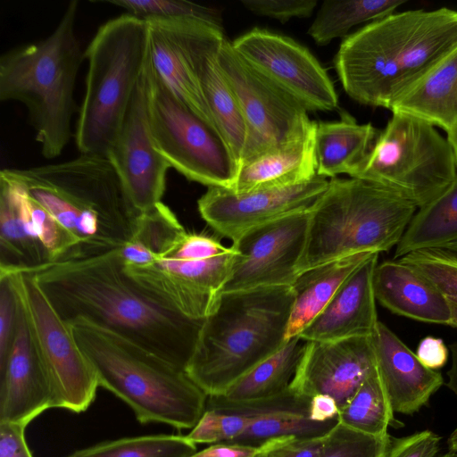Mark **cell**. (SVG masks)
Returning <instances> with one entry per match:
<instances>
[{
  "label": "cell",
  "instance_id": "6da1fadb",
  "mask_svg": "<svg viewBox=\"0 0 457 457\" xmlns=\"http://www.w3.org/2000/svg\"><path fill=\"white\" fill-rule=\"evenodd\" d=\"M23 272L65 322L87 320L185 370L204 320L189 319L144 291L126 272L119 249Z\"/></svg>",
  "mask_w": 457,
  "mask_h": 457
},
{
  "label": "cell",
  "instance_id": "7a4b0ae2",
  "mask_svg": "<svg viewBox=\"0 0 457 457\" xmlns=\"http://www.w3.org/2000/svg\"><path fill=\"white\" fill-rule=\"evenodd\" d=\"M457 47V11L392 13L348 35L335 55L346 94L359 104H394Z\"/></svg>",
  "mask_w": 457,
  "mask_h": 457
},
{
  "label": "cell",
  "instance_id": "3957f363",
  "mask_svg": "<svg viewBox=\"0 0 457 457\" xmlns=\"http://www.w3.org/2000/svg\"><path fill=\"white\" fill-rule=\"evenodd\" d=\"M2 171L73 236L77 246L69 259L120 249L133 237L141 212L105 156L79 154L62 162Z\"/></svg>",
  "mask_w": 457,
  "mask_h": 457
},
{
  "label": "cell",
  "instance_id": "277c9868",
  "mask_svg": "<svg viewBox=\"0 0 457 457\" xmlns=\"http://www.w3.org/2000/svg\"><path fill=\"white\" fill-rule=\"evenodd\" d=\"M294 299L291 287L222 293L204 320L187 376L208 397L223 395L286 344Z\"/></svg>",
  "mask_w": 457,
  "mask_h": 457
},
{
  "label": "cell",
  "instance_id": "5b68a950",
  "mask_svg": "<svg viewBox=\"0 0 457 457\" xmlns=\"http://www.w3.org/2000/svg\"><path fill=\"white\" fill-rule=\"evenodd\" d=\"M68 325L94 368L99 386L128 404L138 422L177 429L196 425L206 410L208 395L184 370L87 320Z\"/></svg>",
  "mask_w": 457,
  "mask_h": 457
},
{
  "label": "cell",
  "instance_id": "8992f818",
  "mask_svg": "<svg viewBox=\"0 0 457 457\" xmlns=\"http://www.w3.org/2000/svg\"><path fill=\"white\" fill-rule=\"evenodd\" d=\"M79 2L71 1L54 31L12 48L0 57V100L21 103L46 159L62 154L79 111L76 78L84 51L75 32Z\"/></svg>",
  "mask_w": 457,
  "mask_h": 457
},
{
  "label": "cell",
  "instance_id": "52a82bcc",
  "mask_svg": "<svg viewBox=\"0 0 457 457\" xmlns=\"http://www.w3.org/2000/svg\"><path fill=\"white\" fill-rule=\"evenodd\" d=\"M418 208L373 181L333 178L311 211L298 274L361 253L396 246Z\"/></svg>",
  "mask_w": 457,
  "mask_h": 457
},
{
  "label": "cell",
  "instance_id": "ba28073f",
  "mask_svg": "<svg viewBox=\"0 0 457 457\" xmlns=\"http://www.w3.org/2000/svg\"><path fill=\"white\" fill-rule=\"evenodd\" d=\"M148 55L145 21L126 12L97 29L84 50L88 67L75 129L80 154L108 156Z\"/></svg>",
  "mask_w": 457,
  "mask_h": 457
},
{
  "label": "cell",
  "instance_id": "9c48e42d",
  "mask_svg": "<svg viewBox=\"0 0 457 457\" xmlns=\"http://www.w3.org/2000/svg\"><path fill=\"white\" fill-rule=\"evenodd\" d=\"M456 172L453 150L434 125L393 112L355 178L381 184L420 209L444 193Z\"/></svg>",
  "mask_w": 457,
  "mask_h": 457
},
{
  "label": "cell",
  "instance_id": "30bf717a",
  "mask_svg": "<svg viewBox=\"0 0 457 457\" xmlns=\"http://www.w3.org/2000/svg\"><path fill=\"white\" fill-rule=\"evenodd\" d=\"M150 127L158 153L188 180L229 190L239 163L228 142L165 86L150 58Z\"/></svg>",
  "mask_w": 457,
  "mask_h": 457
},
{
  "label": "cell",
  "instance_id": "8fae6325",
  "mask_svg": "<svg viewBox=\"0 0 457 457\" xmlns=\"http://www.w3.org/2000/svg\"><path fill=\"white\" fill-rule=\"evenodd\" d=\"M10 274L24 308L52 392V408L87 410L99 386L97 375L79 347L70 326L55 312L34 277Z\"/></svg>",
  "mask_w": 457,
  "mask_h": 457
},
{
  "label": "cell",
  "instance_id": "7c38bea8",
  "mask_svg": "<svg viewBox=\"0 0 457 457\" xmlns=\"http://www.w3.org/2000/svg\"><path fill=\"white\" fill-rule=\"evenodd\" d=\"M219 63L246 128L240 164L301 138L313 127L307 110L247 62L227 38Z\"/></svg>",
  "mask_w": 457,
  "mask_h": 457
},
{
  "label": "cell",
  "instance_id": "4fadbf2b",
  "mask_svg": "<svg viewBox=\"0 0 457 457\" xmlns=\"http://www.w3.org/2000/svg\"><path fill=\"white\" fill-rule=\"evenodd\" d=\"M310 214L284 217L233 241L236 257L222 293L291 287L306 245Z\"/></svg>",
  "mask_w": 457,
  "mask_h": 457
},
{
  "label": "cell",
  "instance_id": "5bb4252c",
  "mask_svg": "<svg viewBox=\"0 0 457 457\" xmlns=\"http://www.w3.org/2000/svg\"><path fill=\"white\" fill-rule=\"evenodd\" d=\"M236 252L210 259H181L165 255L145 266H127L128 275L164 306L196 320L216 309L228 281Z\"/></svg>",
  "mask_w": 457,
  "mask_h": 457
},
{
  "label": "cell",
  "instance_id": "9a60e30c",
  "mask_svg": "<svg viewBox=\"0 0 457 457\" xmlns=\"http://www.w3.org/2000/svg\"><path fill=\"white\" fill-rule=\"evenodd\" d=\"M149 101L150 54L107 156L139 212L162 202L170 168L154 144Z\"/></svg>",
  "mask_w": 457,
  "mask_h": 457
},
{
  "label": "cell",
  "instance_id": "2e32d148",
  "mask_svg": "<svg viewBox=\"0 0 457 457\" xmlns=\"http://www.w3.org/2000/svg\"><path fill=\"white\" fill-rule=\"evenodd\" d=\"M234 49L307 111H332L338 97L325 69L294 39L255 28L237 37Z\"/></svg>",
  "mask_w": 457,
  "mask_h": 457
},
{
  "label": "cell",
  "instance_id": "e0dca14e",
  "mask_svg": "<svg viewBox=\"0 0 457 457\" xmlns=\"http://www.w3.org/2000/svg\"><path fill=\"white\" fill-rule=\"evenodd\" d=\"M328 186L326 178L316 175L294 187L243 194L222 187H208L198 199V211L215 232L233 242L255 228L312 211Z\"/></svg>",
  "mask_w": 457,
  "mask_h": 457
},
{
  "label": "cell",
  "instance_id": "ac0fdd59",
  "mask_svg": "<svg viewBox=\"0 0 457 457\" xmlns=\"http://www.w3.org/2000/svg\"><path fill=\"white\" fill-rule=\"evenodd\" d=\"M375 368L371 337L306 341L289 387L307 398L329 395L340 410Z\"/></svg>",
  "mask_w": 457,
  "mask_h": 457
},
{
  "label": "cell",
  "instance_id": "d6986e66",
  "mask_svg": "<svg viewBox=\"0 0 457 457\" xmlns=\"http://www.w3.org/2000/svg\"><path fill=\"white\" fill-rule=\"evenodd\" d=\"M48 409H52L50 383L19 298L14 338L0 367V422L27 427Z\"/></svg>",
  "mask_w": 457,
  "mask_h": 457
},
{
  "label": "cell",
  "instance_id": "ffe728a7",
  "mask_svg": "<svg viewBox=\"0 0 457 457\" xmlns=\"http://www.w3.org/2000/svg\"><path fill=\"white\" fill-rule=\"evenodd\" d=\"M371 344L375 365L395 412L412 415L443 386L439 371L425 367L386 325L378 321Z\"/></svg>",
  "mask_w": 457,
  "mask_h": 457
},
{
  "label": "cell",
  "instance_id": "44dd1931",
  "mask_svg": "<svg viewBox=\"0 0 457 457\" xmlns=\"http://www.w3.org/2000/svg\"><path fill=\"white\" fill-rule=\"evenodd\" d=\"M378 254L374 253L345 280L299 337L305 341H336L373 335L379 321L373 288Z\"/></svg>",
  "mask_w": 457,
  "mask_h": 457
},
{
  "label": "cell",
  "instance_id": "7402d4cb",
  "mask_svg": "<svg viewBox=\"0 0 457 457\" xmlns=\"http://www.w3.org/2000/svg\"><path fill=\"white\" fill-rule=\"evenodd\" d=\"M223 29L196 21L193 31V71L216 127L240 164L246 128L237 102L219 63Z\"/></svg>",
  "mask_w": 457,
  "mask_h": 457
},
{
  "label": "cell",
  "instance_id": "603a6c76",
  "mask_svg": "<svg viewBox=\"0 0 457 457\" xmlns=\"http://www.w3.org/2000/svg\"><path fill=\"white\" fill-rule=\"evenodd\" d=\"M207 407L234 412L250 419L245 431L230 443L260 446L266 441L283 436H322L338 422V419L317 422L310 419L312 398L301 396L290 387L274 396L244 403H232L208 397Z\"/></svg>",
  "mask_w": 457,
  "mask_h": 457
},
{
  "label": "cell",
  "instance_id": "cb8c5ba5",
  "mask_svg": "<svg viewBox=\"0 0 457 457\" xmlns=\"http://www.w3.org/2000/svg\"><path fill=\"white\" fill-rule=\"evenodd\" d=\"M145 21L148 27L150 58L157 75L179 101L203 120L216 127L193 71L190 32L192 20Z\"/></svg>",
  "mask_w": 457,
  "mask_h": 457
},
{
  "label": "cell",
  "instance_id": "d4e9b609",
  "mask_svg": "<svg viewBox=\"0 0 457 457\" xmlns=\"http://www.w3.org/2000/svg\"><path fill=\"white\" fill-rule=\"evenodd\" d=\"M373 288L376 300L393 313L428 323H450L447 297L417 270L398 259L378 263Z\"/></svg>",
  "mask_w": 457,
  "mask_h": 457
},
{
  "label": "cell",
  "instance_id": "484cf974",
  "mask_svg": "<svg viewBox=\"0 0 457 457\" xmlns=\"http://www.w3.org/2000/svg\"><path fill=\"white\" fill-rule=\"evenodd\" d=\"M50 262L35 233L23 187L0 171V272L25 271Z\"/></svg>",
  "mask_w": 457,
  "mask_h": 457
},
{
  "label": "cell",
  "instance_id": "4316f807",
  "mask_svg": "<svg viewBox=\"0 0 457 457\" xmlns=\"http://www.w3.org/2000/svg\"><path fill=\"white\" fill-rule=\"evenodd\" d=\"M315 123L301 138L240 164L232 191L243 194L283 188L312 179L316 176Z\"/></svg>",
  "mask_w": 457,
  "mask_h": 457
},
{
  "label": "cell",
  "instance_id": "83f0119b",
  "mask_svg": "<svg viewBox=\"0 0 457 457\" xmlns=\"http://www.w3.org/2000/svg\"><path fill=\"white\" fill-rule=\"evenodd\" d=\"M380 131L370 123L359 124L343 112L337 121H320L314 129L316 175L355 178L371 152Z\"/></svg>",
  "mask_w": 457,
  "mask_h": 457
},
{
  "label": "cell",
  "instance_id": "f1b7e54d",
  "mask_svg": "<svg viewBox=\"0 0 457 457\" xmlns=\"http://www.w3.org/2000/svg\"><path fill=\"white\" fill-rule=\"evenodd\" d=\"M445 131L457 125V47L440 61L393 105Z\"/></svg>",
  "mask_w": 457,
  "mask_h": 457
},
{
  "label": "cell",
  "instance_id": "f546056e",
  "mask_svg": "<svg viewBox=\"0 0 457 457\" xmlns=\"http://www.w3.org/2000/svg\"><path fill=\"white\" fill-rule=\"evenodd\" d=\"M373 253L349 255L298 274L291 286L295 299L286 340L299 336L327 306L345 280Z\"/></svg>",
  "mask_w": 457,
  "mask_h": 457
},
{
  "label": "cell",
  "instance_id": "4dcf8cb0",
  "mask_svg": "<svg viewBox=\"0 0 457 457\" xmlns=\"http://www.w3.org/2000/svg\"><path fill=\"white\" fill-rule=\"evenodd\" d=\"M305 345L306 341L299 336L290 338L278 351L250 370L223 395L216 398L227 403H244L282 393L290 386Z\"/></svg>",
  "mask_w": 457,
  "mask_h": 457
},
{
  "label": "cell",
  "instance_id": "1f68e13d",
  "mask_svg": "<svg viewBox=\"0 0 457 457\" xmlns=\"http://www.w3.org/2000/svg\"><path fill=\"white\" fill-rule=\"evenodd\" d=\"M454 242H457V172L444 193L417 210L396 245L393 259Z\"/></svg>",
  "mask_w": 457,
  "mask_h": 457
},
{
  "label": "cell",
  "instance_id": "d6a6232c",
  "mask_svg": "<svg viewBox=\"0 0 457 457\" xmlns=\"http://www.w3.org/2000/svg\"><path fill=\"white\" fill-rule=\"evenodd\" d=\"M187 234L174 212L162 202L142 212L131 239L120 254L127 266H145L169 253Z\"/></svg>",
  "mask_w": 457,
  "mask_h": 457
},
{
  "label": "cell",
  "instance_id": "836d02e7",
  "mask_svg": "<svg viewBox=\"0 0 457 457\" xmlns=\"http://www.w3.org/2000/svg\"><path fill=\"white\" fill-rule=\"evenodd\" d=\"M406 0H326L309 28L308 33L317 45L347 37L349 30L361 23L385 18L405 4Z\"/></svg>",
  "mask_w": 457,
  "mask_h": 457
},
{
  "label": "cell",
  "instance_id": "e575fe53",
  "mask_svg": "<svg viewBox=\"0 0 457 457\" xmlns=\"http://www.w3.org/2000/svg\"><path fill=\"white\" fill-rule=\"evenodd\" d=\"M337 419L351 429L380 437L389 435V426H401L376 368L339 410Z\"/></svg>",
  "mask_w": 457,
  "mask_h": 457
},
{
  "label": "cell",
  "instance_id": "d590c367",
  "mask_svg": "<svg viewBox=\"0 0 457 457\" xmlns=\"http://www.w3.org/2000/svg\"><path fill=\"white\" fill-rule=\"evenodd\" d=\"M196 450L187 436L158 434L101 442L67 457H190Z\"/></svg>",
  "mask_w": 457,
  "mask_h": 457
},
{
  "label": "cell",
  "instance_id": "8d00e7d4",
  "mask_svg": "<svg viewBox=\"0 0 457 457\" xmlns=\"http://www.w3.org/2000/svg\"><path fill=\"white\" fill-rule=\"evenodd\" d=\"M106 3L144 21L190 19L223 29L218 10L185 0H112Z\"/></svg>",
  "mask_w": 457,
  "mask_h": 457
},
{
  "label": "cell",
  "instance_id": "74e56055",
  "mask_svg": "<svg viewBox=\"0 0 457 457\" xmlns=\"http://www.w3.org/2000/svg\"><path fill=\"white\" fill-rule=\"evenodd\" d=\"M398 260L417 270L447 299L457 302V253L428 248L411 252Z\"/></svg>",
  "mask_w": 457,
  "mask_h": 457
},
{
  "label": "cell",
  "instance_id": "f35d334b",
  "mask_svg": "<svg viewBox=\"0 0 457 457\" xmlns=\"http://www.w3.org/2000/svg\"><path fill=\"white\" fill-rule=\"evenodd\" d=\"M390 436L367 435L337 422L327 433L324 448L319 457H385Z\"/></svg>",
  "mask_w": 457,
  "mask_h": 457
},
{
  "label": "cell",
  "instance_id": "ab89813d",
  "mask_svg": "<svg viewBox=\"0 0 457 457\" xmlns=\"http://www.w3.org/2000/svg\"><path fill=\"white\" fill-rule=\"evenodd\" d=\"M27 204L33 229L46 247L50 262L69 259L77 246L73 236L28 194Z\"/></svg>",
  "mask_w": 457,
  "mask_h": 457
},
{
  "label": "cell",
  "instance_id": "60d3db41",
  "mask_svg": "<svg viewBox=\"0 0 457 457\" xmlns=\"http://www.w3.org/2000/svg\"><path fill=\"white\" fill-rule=\"evenodd\" d=\"M249 423L250 419L243 415L206 407L187 436L195 445L230 443L245 431Z\"/></svg>",
  "mask_w": 457,
  "mask_h": 457
},
{
  "label": "cell",
  "instance_id": "b9f144b4",
  "mask_svg": "<svg viewBox=\"0 0 457 457\" xmlns=\"http://www.w3.org/2000/svg\"><path fill=\"white\" fill-rule=\"evenodd\" d=\"M19 298L10 274H0V367L10 352L17 327Z\"/></svg>",
  "mask_w": 457,
  "mask_h": 457
},
{
  "label": "cell",
  "instance_id": "7bdbcfd3",
  "mask_svg": "<svg viewBox=\"0 0 457 457\" xmlns=\"http://www.w3.org/2000/svg\"><path fill=\"white\" fill-rule=\"evenodd\" d=\"M326 435L315 437H275L261 445L254 457H319L324 448Z\"/></svg>",
  "mask_w": 457,
  "mask_h": 457
},
{
  "label": "cell",
  "instance_id": "ee69618b",
  "mask_svg": "<svg viewBox=\"0 0 457 457\" xmlns=\"http://www.w3.org/2000/svg\"><path fill=\"white\" fill-rule=\"evenodd\" d=\"M249 12L263 17L276 19L282 23L293 18L310 17L317 0H241Z\"/></svg>",
  "mask_w": 457,
  "mask_h": 457
},
{
  "label": "cell",
  "instance_id": "f6af8a7d",
  "mask_svg": "<svg viewBox=\"0 0 457 457\" xmlns=\"http://www.w3.org/2000/svg\"><path fill=\"white\" fill-rule=\"evenodd\" d=\"M441 436L423 430L403 437L390 436L385 457H439Z\"/></svg>",
  "mask_w": 457,
  "mask_h": 457
},
{
  "label": "cell",
  "instance_id": "bcb514c9",
  "mask_svg": "<svg viewBox=\"0 0 457 457\" xmlns=\"http://www.w3.org/2000/svg\"><path fill=\"white\" fill-rule=\"evenodd\" d=\"M228 250L229 247H225L212 237L187 232L167 254L181 259H210L221 255Z\"/></svg>",
  "mask_w": 457,
  "mask_h": 457
},
{
  "label": "cell",
  "instance_id": "7dc6e473",
  "mask_svg": "<svg viewBox=\"0 0 457 457\" xmlns=\"http://www.w3.org/2000/svg\"><path fill=\"white\" fill-rule=\"evenodd\" d=\"M26 426L0 422V457H33L25 438Z\"/></svg>",
  "mask_w": 457,
  "mask_h": 457
},
{
  "label": "cell",
  "instance_id": "c3c4849f",
  "mask_svg": "<svg viewBox=\"0 0 457 457\" xmlns=\"http://www.w3.org/2000/svg\"><path fill=\"white\" fill-rule=\"evenodd\" d=\"M416 355L425 367L436 370L446 364L449 352L443 339L428 336L419 343Z\"/></svg>",
  "mask_w": 457,
  "mask_h": 457
},
{
  "label": "cell",
  "instance_id": "681fc988",
  "mask_svg": "<svg viewBox=\"0 0 457 457\" xmlns=\"http://www.w3.org/2000/svg\"><path fill=\"white\" fill-rule=\"evenodd\" d=\"M259 446L236 443H220L195 453L190 457H254Z\"/></svg>",
  "mask_w": 457,
  "mask_h": 457
},
{
  "label": "cell",
  "instance_id": "f907efd6",
  "mask_svg": "<svg viewBox=\"0 0 457 457\" xmlns=\"http://www.w3.org/2000/svg\"><path fill=\"white\" fill-rule=\"evenodd\" d=\"M309 412L312 420L327 422L337 419L339 407L331 396L317 395L311 399Z\"/></svg>",
  "mask_w": 457,
  "mask_h": 457
},
{
  "label": "cell",
  "instance_id": "816d5d0a",
  "mask_svg": "<svg viewBox=\"0 0 457 457\" xmlns=\"http://www.w3.org/2000/svg\"><path fill=\"white\" fill-rule=\"evenodd\" d=\"M450 352H451V367L447 370L446 375L448 378V381L446 382V386L455 395H457V342H454L450 345ZM447 446L449 452L457 453V427L450 434L447 439Z\"/></svg>",
  "mask_w": 457,
  "mask_h": 457
},
{
  "label": "cell",
  "instance_id": "f5cc1de1",
  "mask_svg": "<svg viewBox=\"0 0 457 457\" xmlns=\"http://www.w3.org/2000/svg\"><path fill=\"white\" fill-rule=\"evenodd\" d=\"M446 139L453 150V153L457 159V125L446 131Z\"/></svg>",
  "mask_w": 457,
  "mask_h": 457
},
{
  "label": "cell",
  "instance_id": "db71d44e",
  "mask_svg": "<svg viewBox=\"0 0 457 457\" xmlns=\"http://www.w3.org/2000/svg\"><path fill=\"white\" fill-rule=\"evenodd\" d=\"M449 302L451 307V320L449 326L457 328V302L452 300H449Z\"/></svg>",
  "mask_w": 457,
  "mask_h": 457
},
{
  "label": "cell",
  "instance_id": "11a10c76",
  "mask_svg": "<svg viewBox=\"0 0 457 457\" xmlns=\"http://www.w3.org/2000/svg\"><path fill=\"white\" fill-rule=\"evenodd\" d=\"M441 248H445V249L452 251L453 253H457V242L452 243V244L447 245Z\"/></svg>",
  "mask_w": 457,
  "mask_h": 457
},
{
  "label": "cell",
  "instance_id": "9f6ffc18",
  "mask_svg": "<svg viewBox=\"0 0 457 457\" xmlns=\"http://www.w3.org/2000/svg\"><path fill=\"white\" fill-rule=\"evenodd\" d=\"M439 457H457V453L454 452H448Z\"/></svg>",
  "mask_w": 457,
  "mask_h": 457
}]
</instances>
